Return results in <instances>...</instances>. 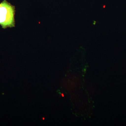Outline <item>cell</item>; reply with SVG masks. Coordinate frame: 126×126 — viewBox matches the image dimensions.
<instances>
[{
	"label": "cell",
	"instance_id": "obj_1",
	"mask_svg": "<svg viewBox=\"0 0 126 126\" xmlns=\"http://www.w3.org/2000/svg\"><path fill=\"white\" fill-rule=\"evenodd\" d=\"M15 7L6 0L0 3V25L2 29L15 27Z\"/></svg>",
	"mask_w": 126,
	"mask_h": 126
},
{
	"label": "cell",
	"instance_id": "obj_2",
	"mask_svg": "<svg viewBox=\"0 0 126 126\" xmlns=\"http://www.w3.org/2000/svg\"><path fill=\"white\" fill-rule=\"evenodd\" d=\"M61 96H62V97H63L64 96V94H63V93H61Z\"/></svg>",
	"mask_w": 126,
	"mask_h": 126
},
{
	"label": "cell",
	"instance_id": "obj_3",
	"mask_svg": "<svg viewBox=\"0 0 126 126\" xmlns=\"http://www.w3.org/2000/svg\"><path fill=\"white\" fill-rule=\"evenodd\" d=\"M43 119H44V118H43Z\"/></svg>",
	"mask_w": 126,
	"mask_h": 126
}]
</instances>
